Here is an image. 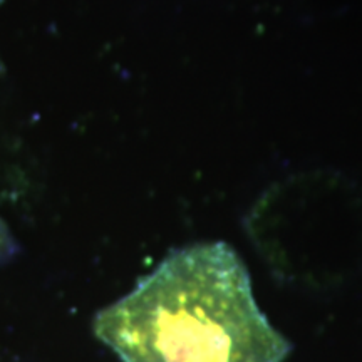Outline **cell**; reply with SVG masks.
<instances>
[{
  "mask_svg": "<svg viewBox=\"0 0 362 362\" xmlns=\"http://www.w3.org/2000/svg\"><path fill=\"white\" fill-rule=\"evenodd\" d=\"M4 242V232H2V226H0V245H2Z\"/></svg>",
  "mask_w": 362,
  "mask_h": 362,
  "instance_id": "obj_2",
  "label": "cell"
},
{
  "mask_svg": "<svg viewBox=\"0 0 362 362\" xmlns=\"http://www.w3.org/2000/svg\"><path fill=\"white\" fill-rule=\"evenodd\" d=\"M94 332L123 362H284L291 352L242 260L218 242L171 253L98 314Z\"/></svg>",
  "mask_w": 362,
  "mask_h": 362,
  "instance_id": "obj_1",
  "label": "cell"
}]
</instances>
